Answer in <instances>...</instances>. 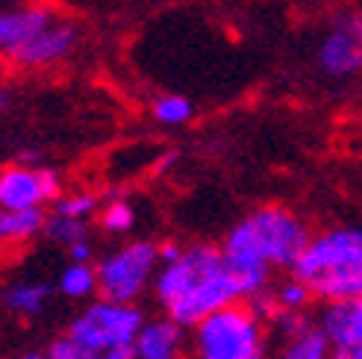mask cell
I'll return each mask as SVG.
<instances>
[{
    "instance_id": "6da1fadb",
    "label": "cell",
    "mask_w": 362,
    "mask_h": 359,
    "mask_svg": "<svg viewBox=\"0 0 362 359\" xmlns=\"http://www.w3.org/2000/svg\"><path fill=\"white\" fill-rule=\"evenodd\" d=\"M313 233L298 212L280 204H265L253 209L239 224H233L221 242V254L236 274L245 300L271 289V271L298 262Z\"/></svg>"
},
{
    "instance_id": "7a4b0ae2",
    "label": "cell",
    "mask_w": 362,
    "mask_h": 359,
    "mask_svg": "<svg viewBox=\"0 0 362 359\" xmlns=\"http://www.w3.org/2000/svg\"><path fill=\"white\" fill-rule=\"evenodd\" d=\"M153 298L180 327L194 330L204 318L245 300L236 274L218 245H186L174 262L159 265L153 280Z\"/></svg>"
},
{
    "instance_id": "3957f363",
    "label": "cell",
    "mask_w": 362,
    "mask_h": 359,
    "mask_svg": "<svg viewBox=\"0 0 362 359\" xmlns=\"http://www.w3.org/2000/svg\"><path fill=\"white\" fill-rule=\"evenodd\" d=\"M292 277L306 283L324 307L362 298V224H336L315 233L292 265Z\"/></svg>"
},
{
    "instance_id": "277c9868",
    "label": "cell",
    "mask_w": 362,
    "mask_h": 359,
    "mask_svg": "<svg viewBox=\"0 0 362 359\" xmlns=\"http://www.w3.org/2000/svg\"><path fill=\"white\" fill-rule=\"evenodd\" d=\"M189 351L194 359H268L265 321L247 300L204 318L192 330Z\"/></svg>"
},
{
    "instance_id": "5b68a950",
    "label": "cell",
    "mask_w": 362,
    "mask_h": 359,
    "mask_svg": "<svg viewBox=\"0 0 362 359\" xmlns=\"http://www.w3.org/2000/svg\"><path fill=\"white\" fill-rule=\"evenodd\" d=\"M98 295L118 303H139L144 292H153L159 271V245L148 239H133L118 245L98 262Z\"/></svg>"
},
{
    "instance_id": "8992f818",
    "label": "cell",
    "mask_w": 362,
    "mask_h": 359,
    "mask_svg": "<svg viewBox=\"0 0 362 359\" xmlns=\"http://www.w3.org/2000/svg\"><path fill=\"white\" fill-rule=\"evenodd\" d=\"M144 321L148 318L139 310V303H118V300L98 298L92 303H86L74 315L68 336L103 356L115 348H133Z\"/></svg>"
},
{
    "instance_id": "52a82bcc",
    "label": "cell",
    "mask_w": 362,
    "mask_h": 359,
    "mask_svg": "<svg viewBox=\"0 0 362 359\" xmlns=\"http://www.w3.org/2000/svg\"><path fill=\"white\" fill-rule=\"evenodd\" d=\"M62 194V177L57 168L18 163L0 168V209H45Z\"/></svg>"
},
{
    "instance_id": "ba28073f",
    "label": "cell",
    "mask_w": 362,
    "mask_h": 359,
    "mask_svg": "<svg viewBox=\"0 0 362 359\" xmlns=\"http://www.w3.org/2000/svg\"><path fill=\"white\" fill-rule=\"evenodd\" d=\"M74 47H77V27L71 21H53L45 30L35 33L30 42L12 50L9 59L18 68L35 71V68H50V65L62 62L65 57H71Z\"/></svg>"
},
{
    "instance_id": "9c48e42d",
    "label": "cell",
    "mask_w": 362,
    "mask_h": 359,
    "mask_svg": "<svg viewBox=\"0 0 362 359\" xmlns=\"http://www.w3.org/2000/svg\"><path fill=\"white\" fill-rule=\"evenodd\" d=\"M318 330L327 336L333 353L348 359H362V298L324 307Z\"/></svg>"
},
{
    "instance_id": "30bf717a",
    "label": "cell",
    "mask_w": 362,
    "mask_h": 359,
    "mask_svg": "<svg viewBox=\"0 0 362 359\" xmlns=\"http://www.w3.org/2000/svg\"><path fill=\"white\" fill-rule=\"evenodd\" d=\"M189 336L171 318H148L133 345L136 359H186Z\"/></svg>"
},
{
    "instance_id": "8fae6325",
    "label": "cell",
    "mask_w": 362,
    "mask_h": 359,
    "mask_svg": "<svg viewBox=\"0 0 362 359\" xmlns=\"http://www.w3.org/2000/svg\"><path fill=\"white\" fill-rule=\"evenodd\" d=\"M315 62L327 77L348 80V77H354V74L362 71V45L354 42L348 33H341V30L333 27L318 45Z\"/></svg>"
},
{
    "instance_id": "7c38bea8",
    "label": "cell",
    "mask_w": 362,
    "mask_h": 359,
    "mask_svg": "<svg viewBox=\"0 0 362 359\" xmlns=\"http://www.w3.org/2000/svg\"><path fill=\"white\" fill-rule=\"evenodd\" d=\"M53 21H57V15H53V6L47 4H30L24 9L0 12V50H6V53L18 50Z\"/></svg>"
},
{
    "instance_id": "4fadbf2b",
    "label": "cell",
    "mask_w": 362,
    "mask_h": 359,
    "mask_svg": "<svg viewBox=\"0 0 362 359\" xmlns=\"http://www.w3.org/2000/svg\"><path fill=\"white\" fill-rule=\"evenodd\" d=\"M47 212L45 209H0V245L18 247L45 233Z\"/></svg>"
},
{
    "instance_id": "5bb4252c",
    "label": "cell",
    "mask_w": 362,
    "mask_h": 359,
    "mask_svg": "<svg viewBox=\"0 0 362 359\" xmlns=\"http://www.w3.org/2000/svg\"><path fill=\"white\" fill-rule=\"evenodd\" d=\"M50 300V286L47 283H39V280H21V283H12L6 295H4V303L6 310L21 315V318H35L42 315L45 307Z\"/></svg>"
},
{
    "instance_id": "9a60e30c",
    "label": "cell",
    "mask_w": 362,
    "mask_h": 359,
    "mask_svg": "<svg viewBox=\"0 0 362 359\" xmlns=\"http://www.w3.org/2000/svg\"><path fill=\"white\" fill-rule=\"evenodd\" d=\"M57 289L68 300L95 298L98 295V268H95V262H68L59 271Z\"/></svg>"
},
{
    "instance_id": "2e32d148",
    "label": "cell",
    "mask_w": 362,
    "mask_h": 359,
    "mask_svg": "<svg viewBox=\"0 0 362 359\" xmlns=\"http://www.w3.org/2000/svg\"><path fill=\"white\" fill-rule=\"evenodd\" d=\"M274 359H333V348L318 327H310L295 339H286Z\"/></svg>"
},
{
    "instance_id": "e0dca14e",
    "label": "cell",
    "mask_w": 362,
    "mask_h": 359,
    "mask_svg": "<svg viewBox=\"0 0 362 359\" xmlns=\"http://www.w3.org/2000/svg\"><path fill=\"white\" fill-rule=\"evenodd\" d=\"M100 230L110 233V236H127L136 227V206L127 201V197H112L98 215Z\"/></svg>"
},
{
    "instance_id": "ac0fdd59",
    "label": "cell",
    "mask_w": 362,
    "mask_h": 359,
    "mask_svg": "<svg viewBox=\"0 0 362 359\" xmlns=\"http://www.w3.org/2000/svg\"><path fill=\"white\" fill-rule=\"evenodd\" d=\"M45 236L68 250V247H74L77 242L88 239V221H74V218H65V215L50 212L47 224H45Z\"/></svg>"
},
{
    "instance_id": "d6986e66",
    "label": "cell",
    "mask_w": 362,
    "mask_h": 359,
    "mask_svg": "<svg viewBox=\"0 0 362 359\" xmlns=\"http://www.w3.org/2000/svg\"><path fill=\"white\" fill-rule=\"evenodd\" d=\"M151 112L159 124H168V127H180V124H189L192 121V112L194 106L192 100H186L183 95H162L153 100Z\"/></svg>"
},
{
    "instance_id": "ffe728a7",
    "label": "cell",
    "mask_w": 362,
    "mask_h": 359,
    "mask_svg": "<svg viewBox=\"0 0 362 359\" xmlns=\"http://www.w3.org/2000/svg\"><path fill=\"white\" fill-rule=\"evenodd\" d=\"M98 206H100V201L95 192H71L53 204V212L65 215V218H74V221H88L98 212Z\"/></svg>"
},
{
    "instance_id": "44dd1931",
    "label": "cell",
    "mask_w": 362,
    "mask_h": 359,
    "mask_svg": "<svg viewBox=\"0 0 362 359\" xmlns=\"http://www.w3.org/2000/svg\"><path fill=\"white\" fill-rule=\"evenodd\" d=\"M50 359H100V353H95L92 348H86V345H80L77 339H71L68 333L65 336H59L57 342L50 345Z\"/></svg>"
},
{
    "instance_id": "7402d4cb",
    "label": "cell",
    "mask_w": 362,
    "mask_h": 359,
    "mask_svg": "<svg viewBox=\"0 0 362 359\" xmlns=\"http://www.w3.org/2000/svg\"><path fill=\"white\" fill-rule=\"evenodd\" d=\"M333 27L341 30V33H348L354 42L362 45V12H359V9H356V12H341L336 21H333Z\"/></svg>"
},
{
    "instance_id": "603a6c76",
    "label": "cell",
    "mask_w": 362,
    "mask_h": 359,
    "mask_svg": "<svg viewBox=\"0 0 362 359\" xmlns=\"http://www.w3.org/2000/svg\"><path fill=\"white\" fill-rule=\"evenodd\" d=\"M68 259L71 262H92L95 259V247H92V242H77L74 247H68Z\"/></svg>"
},
{
    "instance_id": "cb8c5ba5",
    "label": "cell",
    "mask_w": 362,
    "mask_h": 359,
    "mask_svg": "<svg viewBox=\"0 0 362 359\" xmlns=\"http://www.w3.org/2000/svg\"><path fill=\"white\" fill-rule=\"evenodd\" d=\"M183 247H186V245H177V242H162V245H159V265L174 262L180 254H183Z\"/></svg>"
},
{
    "instance_id": "d4e9b609",
    "label": "cell",
    "mask_w": 362,
    "mask_h": 359,
    "mask_svg": "<svg viewBox=\"0 0 362 359\" xmlns=\"http://www.w3.org/2000/svg\"><path fill=\"white\" fill-rule=\"evenodd\" d=\"M100 359H136V353H133V348H115L110 353H103Z\"/></svg>"
},
{
    "instance_id": "484cf974",
    "label": "cell",
    "mask_w": 362,
    "mask_h": 359,
    "mask_svg": "<svg viewBox=\"0 0 362 359\" xmlns=\"http://www.w3.org/2000/svg\"><path fill=\"white\" fill-rule=\"evenodd\" d=\"M15 359H50V353H35V351H30V353H21V356H15Z\"/></svg>"
},
{
    "instance_id": "4316f807",
    "label": "cell",
    "mask_w": 362,
    "mask_h": 359,
    "mask_svg": "<svg viewBox=\"0 0 362 359\" xmlns=\"http://www.w3.org/2000/svg\"><path fill=\"white\" fill-rule=\"evenodd\" d=\"M6 106H9V98L4 95V88H0V115H4V110H6Z\"/></svg>"
},
{
    "instance_id": "83f0119b",
    "label": "cell",
    "mask_w": 362,
    "mask_h": 359,
    "mask_svg": "<svg viewBox=\"0 0 362 359\" xmlns=\"http://www.w3.org/2000/svg\"><path fill=\"white\" fill-rule=\"evenodd\" d=\"M0 307H4V303H0Z\"/></svg>"
}]
</instances>
